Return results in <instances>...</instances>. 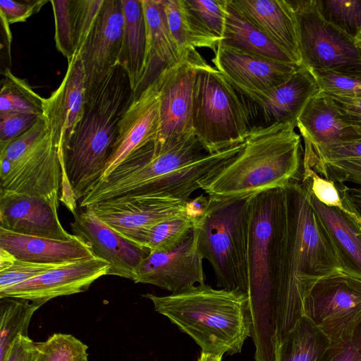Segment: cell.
I'll return each mask as SVG.
<instances>
[{
	"instance_id": "obj_1",
	"label": "cell",
	"mask_w": 361,
	"mask_h": 361,
	"mask_svg": "<svg viewBox=\"0 0 361 361\" xmlns=\"http://www.w3.org/2000/svg\"><path fill=\"white\" fill-rule=\"evenodd\" d=\"M284 190L286 221L275 276L279 346L304 316V300L314 284L341 271L331 240L310 202V178L302 173Z\"/></svg>"
},
{
	"instance_id": "obj_2",
	"label": "cell",
	"mask_w": 361,
	"mask_h": 361,
	"mask_svg": "<svg viewBox=\"0 0 361 361\" xmlns=\"http://www.w3.org/2000/svg\"><path fill=\"white\" fill-rule=\"evenodd\" d=\"M136 94L126 72L116 66L87 87L82 118L63 150L62 201L72 212L100 180L111 154L119 123Z\"/></svg>"
},
{
	"instance_id": "obj_3",
	"label": "cell",
	"mask_w": 361,
	"mask_h": 361,
	"mask_svg": "<svg viewBox=\"0 0 361 361\" xmlns=\"http://www.w3.org/2000/svg\"><path fill=\"white\" fill-rule=\"evenodd\" d=\"M286 214L283 188L252 197L247 237V295L256 361H277L275 276Z\"/></svg>"
},
{
	"instance_id": "obj_4",
	"label": "cell",
	"mask_w": 361,
	"mask_h": 361,
	"mask_svg": "<svg viewBox=\"0 0 361 361\" xmlns=\"http://www.w3.org/2000/svg\"><path fill=\"white\" fill-rule=\"evenodd\" d=\"M295 123L254 126L243 148L201 182L210 198L242 197L283 188L302 177L303 152Z\"/></svg>"
},
{
	"instance_id": "obj_5",
	"label": "cell",
	"mask_w": 361,
	"mask_h": 361,
	"mask_svg": "<svg viewBox=\"0 0 361 361\" xmlns=\"http://www.w3.org/2000/svg\"><path fill=\"white\" fill-rule=\"evenodd\" d=\"M154 310L189 335L202 352L233 355L251 337L247 295L238 290L215 289L205 283L165 296L143 295Z\"/></svg>"
},
{
	"instance_id": "obj_6",
	"label": "cell",
	"mask_w": 361,
	"mask_h": 361,
	"mask_svg": "<svg viewBox=\"0 0 361 361\" xmlns=\"http://www.w3.org/2000/svg\"><path fill=\"white\" fill-rule=\"evenodd\" d=\"M253 195L231 199L208 197L207 207L194 228L197 249L212 265L217 286L246 294L248 226Z\"/></svg>"
},
{
	"instance_id": "obj_7",
	"label": "cell",
	"mask_w": 361,
	"mask_h": 361,
	"mask_svg": "<svg viewBox=\"0 0 361 361\" xmlns=\"http://www.w3.org/2000/svg\"><path fill=\"white\" fill-rule=\"evenodd\" d=\"M202 58L193 88L192 130L205 150L215 153L245 142L252 128L243 95Z\"/></svg>"
},
{
	"instance_id": "obj_8",
	"label": "cell",
	"mask_w": 361,
	"mask_h": 361,
	"mask_svg": "<svg viewBox=\"0 0 361 361\" xmlns=\"http://www.w3.org/2000/svg\"><path fill=\"white\" fill-rule=\"evenodd\" d=\"M207 154L195 133L159 153L154 152V142H150L98 181L82 198L80 206L87 207L123 197L149 195L164 178Z\"/></svg>"
},
{
	"instance_id": "obj_9",
	"label": "cell",
	"mask_w": 361,
	"mask_h": 361,
	"mask_svg": "<svg viewBox=\"0 0 361 361\" xmlns=\"http://www.w3.org/2000/svg\"><path fill=\"white\" fill-rule=\"evenodd\" d=\"M289 2L296 17L302 64L310 71L361 77V48L355 39L324 20L314 0Z\"/></svg>"
},
{
	"instance_id": "obj_10",
	"label": "cell",
	"mask_w": 361,
	"mask_h": 361,
	"mask_svg": "<svg viewBox=\"0 0 361 361\" xmlns=\"http://www.w3.org/2000/svg\"><path fill=\"white\" fill-rule=\"evenodd\" d=\"M303 313L331 343L347 339L361 324V279L340 271L319 279L304 300Z\"/></svg>"
},
{
	"instance_id": "obj_11",
	"label": "cell",
	"mask_w": 361,
	"mask_h": 361,
	"mask_svg": "<svg viewBox=\"0 0 361 361\" xmlns=\"http://www.w3.org/2000/svg\"><path fill=\"white\" fill-rule=\"evenodd\" d=\"M201 55L194 49L176 64L162 70L154 80L159 94L160 130L154 152H164L193 132L192 99Z\"/></svg>"
},
{
	"instance_id": "obj_12",
	"label": "cell",
	"mask_w": 361,
	"mask_h": 361,
	"mask_svg": "<svg viewBox=\"0 0 361 361\" xmlns=\"http://www.w3.org/2000/svg\"><path fill=\"white\" fill-rule=\"evenodd\" d=\"M63 164L49 134L12 162L0 161V190L43 198L59 208Z\"/></svg>"
},
{
	"instance_id": "obj_13",
	"label": "cell",
	"mask_w": 361,
	"mask_h": 361,
	"mask_svg": "<svg viewBox=\"0 0 361 361\" xmlns=\"http://www.w3.org/2000/svg\"><path fill=\"white\" fill-rule=\"evenodd\" d=\"M188 201L135 195L102 201L87 207L119 234L137 243L140 236L153 226L187 214Z\"/></svg>"
},
{
	"instance_id": "obj_14",
	"label": "cell",
	"mask_w": 361,
	"mask_h": 361,
	"mask_svg": "<svg viewBox=\"0 0 361 361\" xmlns=\"http://www.w3.org/2000/svg\"><path fill=\"white\" fill-rule=\"evenodd\" d=\"M203 259L194 228L178 247L150 252L137 268L133 281L152 284L172 293L179 292L204 283Z\"/></svg>"
},
{
	"instance_id": "obj_15",
	"label": "cell",
	"mask_w": 361,
	"mask_h": 361,
	"mask_svg": "<svg viewBox=\"0 0 361 361\" xmlns=\"http://www.w3.org/2000/svg\"><path fill=\"white\" fill-rule=\"evenodd\" d=\"M110 265L92 257L63 264L37 277L0 290V298H21L46 303L59 296L86 291L99 278L108 275Z\"/></svg>"
},
{
	"instance_id": "obj_16",
	"label": "cell",
	"mask_w": 361,
	"mask_h": 361,
	"mask_svg": "<svg viewBox=\"0 0 361 361\" xmlns=\"http://www.w3.org/2000/svg\"><path fill=\"white\" fill-rule=\"evenodd\" d=\"M73 214L72 231L91 247L96 257L109 264L108 275L133 281L137 268L149 250L119 234L90 207Z\"/></svg>"
},
{
	"instance_id": "obj_17",
	"label": "cell",
	"mask_w": 361,
	"mask_h": 361,
	"mask_svg": "<svg viewBox=\"0 0 361 361\" xmlns=\"http://www.w3.org/2000/svg\"><path fill=\"white\" fill-rule=\"evenodd\" d=\"M123 27L122 0H104L95 23L78 53L83 65L86 87L98 82L118 66Z\"/></svg>"
},
{
	"instance_id": "obj_18",
	"label": "cell",
	"mask_w": 361,
	"mask_h": 361,
	"mask_svg": "<svg viewBox=\"0 0 361 361\" xmlns=\"http://www.w3.org/2000/svg\"><path fill=\"white\" fill-rule=\"evenodd\" d=\"M212 61L238 92L271 90L287 81L300 67L244 52L221 43Z\"/></svg>"
},
{
	"instance_id": "obj_19",
	"label": "cell",
	"mask_w": 361,
	"mask_h": 361,
	"mask_svg": "<svg viewBox=\"0 0 361 361\" xmlns=\"http://www.w3.org/2000/svg\"><path fill=\"white\" fill-rule=\"evenodd\" d=\"M68 62L60 85L43 102V118L54 145L59 149L61 159L63 147L84 114L87 90L80 54Z\"/></svg>"
},
{
	"instance_id": "obj_20",
	"label": "cell",
	"mask_w": 361,
	"mask_h": 361,
	"mask_svg": "<svg viewBox=\"0 0 361 361\" xmlns=\"http://www.w3.org/2000/svg\"><path fill=\"white\" fill-rule=\"evenodd\" d=\"M159 130V94L154 80L136 94L123 114L116 140L99 180L107 177L132 153L155 142Z\"/></svg>"
},
{
	"instance_id": "obj_21",
	"label": "cell",
	"mask_w": 361,
	"mask_h": 361,
	"mask_svg": "<svg viewBox=\"0 0 361 361\" xmlns=\"http://www.w3.org/2000/svg\"><path fill=\"white\" fill-rule=\"evenodd\" d=\"M0 227L27 235L69 240L59 219L58 209L46 200L0 190Z\"/></svg>"
},
{
	"instance_id": "obj_22",
	"label": "cell",
	"mask_w": 361,
	"mask_h": 361,
	"mask_svg": "<svg viewBox=\"0 0 361 361\" xmlns=\"http://www.w3.org/2000/svg\"><path fill=\"white\" fill-rule=\"evenodd\" d=\"M340 193L343 202L338 207L319 202L311 188L310 200L331 240L341 271L361 279V212Z\"/></svg>"
},
{
	"instance_id": "obj_23",
	"label": "cell",
	"mask_w": 361,
	"mask_h": 361,
	"mask_svg": "<svg viewBox=\"0 0 361 361\" xmlns=\"http://www.w3.org/2000/svg\"><path fill=\"white\" fill-rule=\"evenodd\" d=\"M320 92L311 71L304 65L283 84L264 92H238L260 111L264 126L295 123L307 102Z\"/></svg>"
},
{
	"instance_id": "obj_24",
	"label": "cell",
	"mask_w": 361,
	"mask_h": 361,
	"mask_svg": "<svg viewBox=\"0 0 361 361\" xmlns=\"http://www.w3.org/2000/svg\"><path fill=\"white\" fill-rule=\"evenodd\" d=\"M245 16L296 64L301 66L298 25L287 0H233Z\"/></svg>"
},
{
	"instance_id": "obj_25",
	"label": "cell",
	"mask_w": 361,
	"mask_h": 361,
	"mask_svg": "<svg viewBox=\"0 0 361 361\" xmlns=\"http://www.w3.org/2000/svg\"><path fill=\"white\" fill-rule=\"evenodd\" d=\"M0 248L16 259L39 263L62 264L95 257L80 237L58 240L17 233L0 227Z\"/></svg>"
},
{
	"instance_id": "obj_26",
	"label": "cell",
	"mask_w": 361,
	"mask_h": 361,
	"mask_svg": "<svg viewBox=\"0 0 361 361\" xmlns=\"http://www.w3.org/2000/svg\"><path fill=\"white\" fill-rule=\"evenodd\" d=\"M297 127L304 142L312 147L361 140V131L345 122L330 97L321 91L307 102Z\"/></svg>"
},
{
	"instance_id": "obj_27",
	"label": "cell",
	"mask_w": 361,
	"mask_h": 361,
	"mask_svg": "<svg viewBox=\"0 0 361 361\" xmlns=\"http://www.w3.org/2000/svg\"><path fill=\"white\" fill-rule=\"evenodd\" d=\"M124 27L118 61L137 94L147 72V30L142 0H122Z\"/></svg>"
},
{
	"instance_id": "obj_28",
	"label": "cell",
	"mask_w": 361,
	"mask_h": 361,
	"mask_svg": "<svg viewBox=\"0 0 361 361\" xmlns=\"http://www.w3.org/2000/svg\"><path fill=\"white\" fill-rule=\"evenodd\" d=\"M220 43L244 52L295 63L245 16L233 0H228L224 34Z\"/></svg>"
},
{
	"instance_id": "obj_29",
	"label": "cell",
	"mask_w": 361,
	"mask_h": 361,
	"mask_svg": "<svg viewBox=\"0 0 361 361\" xmlns=\"http://www.w3.org/2000/svg\"><path fill=\"white\" fill-rule=\"evenodd\" d=\"M147 30L148 68L158 73L178 63L183 57L171 35L163 0H142Z\"/></svg>"
},
{
	"instance_id": "obj_30",
	"label": "cell",
	"mask_w": 361,
	"mask_h": 361,
	"mask_svg": "<svg viewBox=\"0 0 361 361\" xmlns=\"http://www.w3.org/2000/svg\"><path fill=\"white\" fill-rule=\"evenodd\" d=\"M228 0H183L194 48L214 53L224 37Z\"/></svg>"
},
{
	"instance_id": "obj_31",
	"label": "cell",
	"mask_w": 361,
	"mask_h": 361,
	"mask_svg": "<svg viewBox=\"0 0 361 361\" xmlns=\"http://www.w3.org/2000/svg\"><path fill=\"white\" fill-rule=\"evenodd\" d=\"M331 343L305 316L281 343L277 361H323Z\"/></svg>"
},
{
	"instance_id": "obj_32",
	"label": "cell",
	"mask_w": 361,
	"mask_h": 361,
	"mask_svg": "<svg viewBox=\"0 0 361 361\" xmlns=\"http://www.w3.org/2000/svg\"><path fill=\"white\" fill-rule=\"evenodd\" d=\"M42 305L21 298H0V361L4 360L9 348L19 335L28 336L30 319Z\"/></svg>"
},
{
	"instance_id": "obj_33",
	"label": "cell",
	"mask_w": 361,
	"mask_h": 361,
	"mask_svg": "<svg viewBox=\"0 0 361 361\" xmlns=\"http://www.w3.org/2000/svg\"><path fill=\"white\" fill-rule=\"evenodd\" d=\"M0 90V114L29 113L43 116L44 99L26 80L13 75L8 68L2 73Z\"/></svg>"
},
{
	"instance_id": "obj_34",
	"label": "cell",
	"mask_w": 361,
	"mask_h": 361,
	"mask_svg": "<svg viewBox=\"0 0 361 361\" xmlns=\"http://www.w3.org/2000/svg\"><path fill=\"white\" fill-rule=\"evenodd\" d=\"M197 219L185 214L160 222L139 238L137 243L149 252H164L178 247L192 231Z\"/></svg>"
},
{
	"instance_id": "obj_35",
	"label": "cell",
	"mask_w": 361,
	"mask_h": 361,
	"mask_svg": "<svg viewBox=\"0 0 361 361\" xmlns=\"http://www.w3.org/2000/svg\"><path fill=\"white\" fill-rule=\"evenodd\" d=\"M318 12L329 24L356 39L361 32V0H314Z\"/></svg>"
},
{
	"instance_id": "obj_36",
	"label": "cell",
	"mask_w": 361,
	"mask_h": 361,
	"mask_svg": "<svg viewBox=\"0 0 361 361\" xmlns=\"http://www.w3.org/2000/svg\"><path fill=\"white\" fill-rule=\"evenodd\" d=\"M50 2L54 16L56 47L68 61L77 52L74 0Z\"/></svg>"
},
{
	"instance_id": "obj_37",
	"label": "cell",
	"mask_w": 361,
	"mask_h": 361,
	"mask_svg": "<svg viewBox=\"0 0 361 361\" xmlns=\"http://www.w3.org/2000/svg\"><path fill=\"white\" fill-rule=\"evenodd\" d=\"M88 347L71 334L56 333L40 342L35 361H88Z\"/></svg>"
},
{
	"instance_id": "obj_38",
	"label": "cell",
	"mask_w": 361,
	"mask_h": 361,
	"mask_svg": "<svg viewBox=\"0 0 361 361\" xmlns=\"http://www.w3.org/2000/svg\"><path fill=\"white\" fill-rule=\"evenodd\" d=\"M303 161L336 185L350 183L355 186H361V158L321 161L303 154Z\"/></svg>"
},
{
	"instance_id": "obj_39",
	"label": "cell",
	"mask_w": 361,
	"mask_h": 361,
	"mask_svg": "<svg viewBox=\"0 0 361 361\" xmlns=\"http://www.w3.org/2000/svg\"><path fill=\"white\" fill-rule=\"evenodd\" d=\"M169 30L180 54L196 49L192 42L183 0H163Z\"/></svg>"
},
{
	"instance_id": "obj_40",
	"label": "cell",
	"mask_w": 361,
	"mask_h": 361,
	"mask_svg": "<svg viewBox=\"0 0 361 361\" xmlns=\"http://www.w3.org/2000/svg\"><path fill=\"white\" fill-rule=\"evenodd\" d=\"M310 71L321 92L342 97L361 99V77L344 76L320 71Z\"/></svg>"
},
{
	"instance_id": "obj_41",
	"label": "cell",
	"mask_w": 361,
	"mask_h": 361,
	"mask_svg": "<svg viewBox=\"0 0 361 361\" xmlns=\"http://www.w3.org/2000/svg\"><path fill=\"white\" fill-rule=\"evenodd\" d=\"M48 134L47 124L44 118L40 117L31 128L0 147V161H14Z\"/></svg>"
},
{
	"instance_id": "obj_42",
	"label": "cell",
	"mask_w": 361,
	"mask_h": 361,
	"mask_svg": "<svg viewBox=\"0 0 361 361\" xmlns=\"http://www.w3.org/2000/svg\"><path fill=\"white\" fill-rule=\"evenodd\" d=\"M63 264L66 263H39L16 258L10 267L0 271V290L37 277Z\"/></svg>"
},
{
	"instance_id": "obj_43",
	"label": "cell",
	"mask_w": 361,
	"mask_h": 361,
	"mask_svg": "<svg viewBox=\"0 0 361 361\" xmlns=\"http://www.w3.org/2000/svg\"><path fill=\"white\" fill-rule=\"evenodd\" d=\"M303 154L321 161L359 159L361 158V140L319 147H312L305 142Z\"/></svg>"
},
{
	"instance_id": "obj_44",
	"label": "cell",
	"mask_w": 361,
	"mask_h": 361,
	"mask_svg": "<svg viewBox=\"0 0 361 361\" xmlns=\"http://www.w3.org/2000/svg\"><path fill=\"white\" fill-rule=\"evenodd\" d=\"M39 118L29 113L0 114V147L28 130Z\"/></svg>"
},
{
	"instance_id": "obj_45",
	"label": "cell",
	"mask_w": 361,
	"mask_h": 361,
	"mask_svg": "<svg viewBox=\"0 0 361 361\" xmlns=\"http://www.w3.org/2000/svg\"><path fill=\"white\" fill-rule=\"evenodd\" d=\"M48 1H0L1 21L6 28L16 23L25 22L32 15L38 12Z\"/></svg>"
},
{
	"instance_id": "obj_46",
	"label": "cell",
	"mask_w": 361,
	"mask_h": 361,
	"mask_svg": "<svg viewBox=\"0 0 361 361\" xmlns=\"http://www.w3.org/2000/svg\"><path fill=\"white\" fill-rule=\"evenodd\" d=\"M323 361H361V324L347 339L331 343Z\"/></svg>"
},
{
	"instance_id": "obj_47",
	"label": "cell",
	"mask_w": 361,
	"mask_h": 361,
	"mask_svg": "<svg viewBox=\"0 0 361 361\" xmlns=\"http://www.w3.org/2000/svg\"><path fill=\"white\" fill-rule=\"evenodd\" d=\"M40 350V343L29 336L19 335L9 348L4 361H35Z\"/></svg>"
},
{
	"instance_id": "obj_48",
	"label": "cell",
	"mask_w": 361,
	"mask_h": 361,
	"mask_svg": "<svg viewBox=\"0 0 361 361\" xmlns=\"http://www.w3.org/2000/svg\"><path fill=\"white\" fill-rule=\"evenodd\" d=\"M326 94L331 99L342 119L361 131V99H351Z\"/></svg>"
},
{
	"instance_id": "obj_49",
	"label": "cell",
	"mask_w": 361,
	"mask_h": 361,
	"mask_svg": "<svg viewBox=\"0 0 361 361\" xmlns=\"http://www.w3.org/2000/svg\"><path fill=\"white\" fill-rule=\"evenodd\" d=\"M209 202L208 196L201 195L194 199H190L187 203V215L198 219L206 210Z\"/></svg>"
},
{
	"instance_id": "obj_50",
	"label": "cell",
	"mask_w": 361,
	"mask_h": 361,
	"mask_svg": "<svg viewBox=\"0 0 361 361\" xmlns=\"http://www.w3.org/2000/svg\"><path fill=\"white\" fill-rule=\"evenodd\" d=\"M336 186L339 191H341L357 208L361 210V186L349 187L345 185Z\"/></svg>"
},
{
	"instance_id": "obj_51",
	"label": "cell",
	"mask_w": 361,
	"mask_h": 361,
	"mask_svg": "<svg viewBox=\"0 0 361 361\" xmlns=\"http://www.w3.org/2000/svg\"><path fill=\"white\" fill-rule=\"evenodd\" d=\"M222 355L202 352L197 361H222Z\"/></svg>"
},
{
	"instance_id": "obj_52",
	"label": "cell",
	"mask_w": 361,
	"mask_h": 361,
	"mask_svg": "<svg viewBox=\"0 0 361 361\" xmlns=\"http://www.w3.org/2000/svg\"><path fill=\"white\" fill-rule=\"evenodd\" d=\"M357 45L361 48V32L355 39Z\"/></svg>"
}]
</instances>
